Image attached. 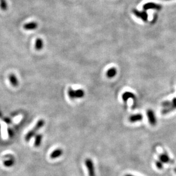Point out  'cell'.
<instances>
[{"label": "cell", "mask_w": 176, "mask_h": 176, "mask_svg": "<svg viewBox=\"0 0 176 176\" xmlns=\"http://www.w3.org/2000/svg\"><path fill=\"white\" fill-rule=\"evenodd\" d=\"M45 125V121L44 120H40L34 127L30 131H29L26 135L25 136V140L26 141H29L35 134H36V132L40 130L42 127L44 126Z\"/></svg>", "instance_id": "6da1fadb"}, {"label": "cell", "mask_w": 176, "mask_h": 176, "mask_svg": "<svg viewBox=\"0 0 176 176\" xmlns=\"http://www.w3.org/2000/svg\"><path fill=\"white\" fill-rule=\"evenodd\" d=\"M68 94L70 98H81L85 95V91L83 89L79 90H73L71 88H69L68 90Z\"/></svg>", "instance_id": "7a4b0ae2"}, {"label": "cell", "mask_w": 176, "mask_h": 176, "mask_svg": "<svg viewBox=\"0 0 176 176\" xmlns=\"http://www.w3.org/2000/svg\"><path fill=\"white\" fill-rule=\"evenodd\" d=\"M85 164L88 169L89 176H95V168L93 161L90 159H87L85 161Z\"/></svg>", "instance_id": "3957f363"}, {"label": "cell", "mask_w": 176, "mask_h": 176, "mask_svg": "<svg viewBox=\"0 0 176 176\" xmlns=\"http://www.w3.org/2000/svg\"><path fill=\"white\" fill-rule=\"evenodd\" d=\"M132 12L138 18H141L144 22H147L148 19V14L145 10L139 11L137 9H133Z\"/></svg>", "instance_id": "277c9868"}, {"label": "cell", "mask_w": 176, "mask_h": 176, "mask_svg": "<svg viewBox=\"0 0 176 176\" xmlns=\"http://www.w3.org/2000/svg\"><path fill=\"white\" fill-rule=\"evenodd\" d=\"M163 8V6L160 4L156 3L154 2H148L144 5L143 9L144 10H148L149 9H155L156 10H160Z\"/></svg>", "instance_id": "5b68a950"}, {"label": "cell", "mask_w": 176, "mask_h": 176, "mask_svg": "<svg viewBox=\"0 0 176 176\" xmlns=\"http://www.w3.org/2000/svg\"><path fill=\"white\" fill-rule=\"evenodd\" d=\"M146 115L150 125L152 126H155L157 124V119L153 110L151 109L148 110L146 111Z\"/></svg>", "instance_id": "8992f818"}, {"label": "cell", "mask_w": 176, "mask_h": 176, "mask_svg": "<svg viewBox=\"0 0 176 176\" xmlns=\"http://www.w3.org/2000/svg\"><path fill=\"white\" fill-rule=\"evenodd\" d=\"M176 110V98H174L172 100V103L170 106L167 108H163V110H161V114H167L173 110Z\"/></svg>", "instance_id": "52a82bcc"}, {"label": "cell", "mask_w": 176, "mask_h": 176, "mask_svg": "<svg viewBox=\"0 0 176 176\" xmlns=\"http://www.w3.org/2000/svg\"><path fill=\"white\" fill-rule=\"evenodd\" d=\"M122 98L124 102H126V101L129 98H132L134 101L136 100V95L130 91H125L122 95Z\"/></svg>", "instance_id": "ba28073f"}, {"label": "cell", "mask_w": 176, "mask_h": 176, "mask_svg": "<svg viewBox=\"0 0 176 176\" xmlns=\"http://www.w3.org/2000/svg\"><path fill=\"white\" fill-rule=\"evenodd\" d=\"M160 161H161L163 163L168 164V163H173V161L171 159L167 153H164L159 156Z\"/></svg>", "instance_id": "9c48e42d"}, {"label": "cell", "mask_w": 176, "mask_h": 176, "mask_svg": "<svg viewBox=\"0 0 176 176\" xmlns=\"http://www.w3.org/2000/svg\"><path fill=\"white\" fill-rule=\"evenodd\" d=\"M63 154V150L62 149L58 148L53 150L50 155V157L52 159H56L60 157Z\"/></svg>", "instance_id": "30bf717a"}, {"label": "cell", "mask_w": 176, "mask_h": 176, "mask_svg": "<svg viewBox=\"0 0 176 176\" xmlns=\"http://www.w3.org/2000/svg\"><path fill=\"white\" fill-rule=\"evenodd\" d=\"M143 119V116L140 114H136L132 115L129 118V121L130 122H136L138 121H141Z\"/></svg>", "instance_id": "8fae6325"}, {"label": "cell", "mask_w": 176, "mask_h": 176, "mask_svg": "<svg viewBox=\"0 0 176 176\" xmlns=\"http://www.w3.org/2000/svg\"><path fill=\"white\" fill-rule=\"evenodd\" d=\"M38 26L36 22H31L26 23L24 25V28L26 30H32L36 29Z\"/></svg>", "instance_id": "7c38bea8"}, {"label": "cell", "mask_w": 176, "mask_h": 176, "mask_svg": "<svg viewBox=\"0 0 176 176\" xmlns=\"http://www.w3.org/2000/svg\"><path fill=\"white\" fill-rule=\"evenodd\" d=\"M9 81H10L11 85L13 87H16L18 85V81L17 78L14 73H11V74L9 75Z\"/></svg>", "instance_id": "4fadbf2b"}, {"label": "cell", "mask_w": 176, "mask_h": 176, "mask_svg": "<svg viewBox=\"0 0 176 176\" xmlns=\"http://www.w3.org/2000/svg\"><path fill=\"white\" fill-rule=\"evenodd\" d=\"M44 42L43 40L41 38H37L35 44V48L37 50H40L43 48Z\"/></svg>", "instance_id": "5bb4252c"}, {"label": "cell", "mask_w": 176, "mask_h": 176, "mask_svg": "<svg viewBox=\"0 0 176 176\" xmlns=\"http://www.w3.org/2000/svg\"><path fill=\"white\" fill-rule=\"evenodd\" d=\"M117 74V69L115 68H110L106 72V76L108 78H113Z\"/></svg>", "instance_id": "9a60e30c"}, {"label": "cell", "mask_w": 176, "mask_h": 176, "mask_svg": "<svg viewBox=\"0 0 176 176\" xmlns=\"http://www.w3.org/2000/svg\"><path fill=\"white\" fill-rule=\"evenodd\" d=\"M42 136L41 134H39L36 136V138H35V142H34V146L36 147H38L40 146L41 141H42Z\"/></svg>", "instance_id": "2e32d148"}, {"label": "cell", "mask_w": 176, "mask_h": 176, "mask_svg": "<svg viewBox=\"0 0 176 176\" xmlns=\"http://www.w3.org/2000/svg\"><path fill=\"white\" fill-rule=\"evenodd\" d=\"M0 7L3 11L6 10L7 8V4L6 0H0Z\"/></svg>", "instance_id": "e0dca14e"}, {"label": "cell", "mask_w": 176, "mask_h": 176, "mask_svg": "<svg viewBox=\"0 0 176 176\" xmlns=\"http://www.w3.org/2000/svg\"><path fill=\"white\" fill-rule=\"evenodd\" d=\"M14 164V161L13 160H7V161H5L3 162V164L5 167H11V165H13Z\"/></svg>", "instance_id": "ac0fdd59"}, {"label": "cell", "mask_w": 176, "mask_h": 176, "mask_svg": "<svg viewBox=\"0 0 176 176\" xmlns=\"http://www.w3.org/2000/svg\"><path fill=\"white\" fill-rule=\"evenodd\" d=\"M156 165L159 169H162L163 168V163L160 160L156 161Z\"/></svg>", "instance_id": "d6986e66"}, {"label": "cell", "mask_w": 176, "mask_h": 176, "mask_svg": "<svg viewBox=\"0 0 176 176\" xmlns=\"http://www.w3.org/2000/svg\"><path fill=\"white\" fill-rule=\"evenodd\" d=\"M157 14H155L154 17H153V20L152 21V23L153 24H155L156 21H157Z\"/></svg>", "instance_id": "ffe728a7"}, {"label": "cell", "mask_w": 176, "mask_h": 176, "mask_svg": "<svg viewBox=\"0 0 176 176\" xmlns=\"http://www.w3.org/2000/svg\"><path fill=\"white\" fill-rule=\"evenodd\" d=\"M125 176H133V175H129V174H127V175H126Z\"/></svg>", "instance_id": "44dd1931"}, {"label": "cell", "mask_w": 176, "mask_h": 176, "mask_svg": "<svg viewBox=\"0 0 176 176\" xmlns=\"http://www.w3.org/2000/svg\"><path fill=\"white\" fill-rule=\"evenodd\" d=\"M175 172H176V168L175 169Z\"/></svg>", "instance_id": "7402d4cb"}, {"label": "cell", "mask_w": 176, "mask_h": 176, "mask_svg": "<svg viewBox=\"0 0 176 176\" xmlns=\"http://www.w3.org/2000/svg\"><path fill=\"white\" fill-rule=\"evenodd\" d=\"M165 1H168V0H165Z\"/></svg>", "instance_id": "603a6c76"}]
</instances>
